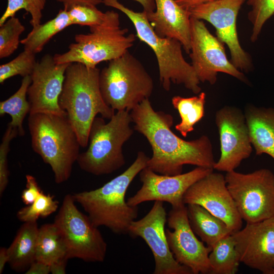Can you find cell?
Here are the masks:
<instances>
[{"instance_id": "1", "label": "cell", "mask_w": 274, "mask_h": 274, "mask_svg": "<svg viewBox=\"0 0 274 274\" xmlns=\"http://www.w3.org/2000/svg\"><path fill=\"white\" fill-rule=\"evenodd\" d=\"M130 113L134 130L146 138L152 148L148 168L168 176L182 174L186 164L214 169L213 147L208 136L203 135L191 141L180 138L171 130L173 116L156 111L149 99L139 104Z\"/></svg>"}, {"instance_id": "2", "label": "cell", "mask_w": 274, "mask_h": 274, "mask_svg": "<svg viewBox=\"0 0 274 274\" xmlns=\"http://www.w3.org/2000/svg\"><path fill=\"white\" fill-rule=\"evenodd\" d=\"M149 158L139 151L129 167L103 186L72 195L95 226H104L118 234H128L130 224L138 217V208L128 204L126 193L135 177L147 167Z\"/></svg>"}, {"instance_id": "3", "label": "cell", "mask_w": 274, "mask_h": 274, "mask_svg": "<svg viewBox=\"0 0 274 274\" xmlns=\"http://www.w3.org/2000/svg\"><path fill=\"white\" fill-rule=\"evenodd\" d=\"M100 71L96 67L70 63L59 98V106L66 112L83 148L88 145L90 129L97 115L110 120L115 113L102 96L99 85Z\"/></svg>"}, {"instance_id": "4", "label": "cell", "mask_w": 274, "mask_h": 274, "mask_svg": "<svg viewBox=\"0 0 274 274\" xmlns=\"http://www.w3.org/2000/svg\"><path fill=\"white\" fill-rule=\"evenodd\" d=\"M28 126L32 150L49 164L57 184L70 177L81 147L66 116L37 113L29 114Z\"/></svg>"}, {"instance_id": "5", "label": "cell", "mask_w": 274, "mask_h": 274, "mask_svg": "<svg viewBox=\"0 0 274 274\" xmlns=\"http://www.w3.org/2000/svg\"><path fill=\"white\" fill-rule=\"evenodd\" d=\"M102 3L124 13L133 24L136 37L152 49L157 61L160 82L165 90L169 91L173 83L183 85L195 94L201 92L200 82L191 64L185 60L179 41L158 36L144 11H134L118 0H102Z\"/></svg>"}, {"instance_id": "6", "label": "cell", "mask_w": 274, "mask_h": 274, "mask_svg": "<svg viewBox=\"0 0 274 274\" xmlns=\"http://www.w3.org/2000/svg\"><path fill=\"white\" fill-rule=\"evenodd\" d=\"M129 111H116L108 123L96 116L91 126L87 149L80 153V168L95 176L110 174L126 162L122 147L134 132Z\"/></svg>"}, {"instance_id": "7", "label": "cell", "mask_w": 274, "mask_h": 274, "mask_svg": "<svg viewBox=\"0 0 274 274\" xmlns=\"http://www.w3.org/2000/svg\"><path fill=\"white\" fill-rule=\"evenodd\" d=\"M103 21L90 27V32L77 34L75 42L68 50L53 56L54 61L59 64L80 63L87 67H95L102 61L116 59L131 48L136 36L128 35L127 28H121L119 15L114 11H108Z\"/></svg>"}, {"instance_id": "8", "label": "cell", "mask_w": 274, "mask_h": 274, "mask_svg": "<svg viewBox=\"0 0 274 274\" xmlns=\"http://www.w3.org/2000/svg\"><path fill=\"white\" fill-rule=\"evenodd\" d=\"M99 85L105 102L115 111L130 112L149 99L154 88L151 76L128 51L100 71Z\"/></svg>"}, {"instance_id": "9", "label": "cell", "mask_w": 274, "mask_h": 274, "mask_svg": "<svg viewBox=\"0 0 274 274\" xmlns=\"http://www.w3.org/2000/svg\"><path fill=\"white\" fill-rule=\"evenodd\" d=\"M54 223L64 241L68 259L77 258L93 262L105 260L107 244L88 216L78 209L72 195L64 197Z\"/></svg>"}, {"instance_id": "10", "label": "cell", "mask_w": 274, "mask_h": 274, "mask_svg": "<svg viewBox=\"0 0 274 274\" xmlns=\"http://www.w3.org/2000/svg\"><path fill=\"white\" fill-rule=\"evenodd\" d=\"M227 187L243 220L256 223L274 218V174L262 168L243 174L235 170L225 176Z\"/></svg>"}, {"instance_id": "11", "label": "cell", "mask_w": 274, "mask_h": 274, "mask_svg": "<svg viewBox=\"0 0 274 274\" xmlns=\"http://www.w3.org/2000/svg\"><path fill=\"white\" fill-rule=\"evenodd\" d=\"M190 26L191 64L200 82L215 84L218 73L248 82L244 74L227 58L224 44L210 32L203 20L191 17Z\"/></svg>"}, {"instance_id": "12", "label": "cell", "mask_w": 274, "mask_h": 274, "mask_svg": "<svg viewBox=\"0 0 274 274\" xmlns=\"http://www.w3.org/2000/svg\"><path fill=\"white\" fill-rule=\"evenodd\" d=\"M247 0H218L189 9L190 16L211 24L217 38L228 47L231 61L240 71L249 72L253 67L251 58L239 41L236 20L239 10Z\"/></svg>"}, {"instance_id": "13", "label": "cell", "mask_w": 274, "mask_h": 274, "mask_svg": "<svg viewBox=\"0 0 274 274\" xmlns=\"http://www.w3.org/2000/svg\"><path fill=\"white\" fill-rule=\"evenodd\" d=\"M163 202L155 201L144 217L131 222L128 234L141 237L150 249L155 261L153 274H193L176 260L169 249L165 230L167 214Z\"/></svg>"}, {"instance_id": "14", "label": "cell", "mask_w": 274, "mask_h": 274, "mask_svg": "<svg viewBox=\"0 0 274 274\" xmlns=\"http://www.w3.org/2000/svg\"><path fill=\"white\" fill-rule=\"evenodd\" d=\"M221 155L213 168L226 173L235 170L252 152L249 129L245 114L238 108L224 106L215 114Z\"/></svg>"}, {"instance_id": "15", "label": "cell", "mask_w": 274, "mask_h": 274, "mask_svg": "<svg viewBox=\"0 0 274 274\" xmlns=\"http://www.w3.org/2000/svg\"><path fill=\"white\" fill-rule=\"evenodd\" d=\"M213 169L197 166L184 174L168 176L156 173L146 167L139 173L141 188L127 199V202L133 207L148 201L166 202L172 208L186 205L183 197L187 190Z\"/></svg>"}, {"instance_id": "16", "label": "cell", "mask_w": 274, "mask_h": 274, "mask_svg": "<svg viewBox=\"0 0 274 274\" xmlns=\"http://www.w3.org/2000/svg\"><path fill=\"white\" fill-rule=\"evenodd\" d=\"M167 243L176 260L191 270L193 274L210 273L209 255L212 248L196 237L189 224L187 207L172 208L167 217Z\"/></svg>"}, {"instance_id": "17", "label": "cell", "mask_w": 274, "mask_h": 274, "mask_svg": "<svg viewBox=\"0 0 274 274\" xmlns=\"http://www.w3.org/2000/svg\"><path fill=\"white\" fill-rule=\"evenodd\" d=\"M185 204L201 206L223 220L234 232L242 226V218L226 184L225 176L213 172L194 183L184 195Z\"/></svg>"}, {"instance_id": "18", "label": "cell", "mask_w": 274, "mask_h": 274, "mask_svg": "<svg viewBox=\"0 0 274 274\" xmlns=\"http://www.w3.org/2000/svg\"><path fill=\"white\" fill-rule=\"evenodd\" d=\"M70 64L57 63L50 54H45L37 62L27 90L29 114L44 113L66 116L59 106V98Z\"/></svg>"}, {"instance_id": "19", "label": "cell", "mask_w": 274, "mask_h": 274, "mask_svg": "<svg viewBox=\"0 0 274 274\" xmlns=\"http://www.w3.org/2000/svg\"><path fill=\"white\" fill-rule=\"evenodd\" d=\"M232 235L241 262L269 274L274 269V218L247 223Z\"/></svg>"}, {"instance_id": "20", "label": "cell", "mask_w": 274, "mask_h": 274, "mask_svg": "<svg viewBox=\"0 0 274 274\" xmlns=\"http://www.w3.org/2000/svg\"><path fill=\"white\" fill-rule=\"evenodd\" d=\"M155 10L147 13V18L160 37L179 41L188 54L191 48V16L188 10L175 0H154Z\"/></svg>"}, {"instance_id": "21", "label": "cell", "mask_w": 274, "mask_h": 274, "mask_svg": "<svg viewBox=\"0 0 274 274\" xmlns=\"http://www.w3.org/2000/svg\"><path fill=\"white\" fill-rule=\"evenodd\" d=\"M244 114L256 154H266L274 159V109L250 105Z\"/></svg>"}, {"instance_id": "22", "label": "cell", "mask_w": 274, "mask_h": 274, "mask_svg": "<svg viewBox=\"0 0 274 274\" xmlns=\"http://www.w3.org/2000/svg\"><path fill=\"white\" fill-rule=\"evenodd\" d=\"M39 229L37 221L24 222L19 228L7 248L8 264L12 269L18 272L26 271L36 261Z\"/></svg>"}, {"instance_id": "23", "label": "cell", "mask_w": 274, "mask_h": 274, "mask_svg": "<svg viewBox=\"0 0 274 274\" xmlns=\"http://www.w3.org/2000/svg\"><path fill=\"white\" fill-rule=\"evenodd\" d=\"M189 224L195 234L212 249L224 236L233 232L221 219L196 204H187Z\"/></svg>"}, {"instance_id": "24", "label": "cell", "mask_w": 274, "mask_h": 274, "mask_svg": "<svg viewBox=\"0 0 274 274\" xmlns=\"http://www.w3.org/2000/svg\"><path fill=\"white\" fill-rule=\"evenodd\" d=\"M70 25L72 23L68 11L64 8L60 9L53 19L32 27L20 43L24 45V49L35 54L39 53L53 36Z\"/></svg>"}, {"instance_id": "25", "label": "cell", "mask_w": 274, "mask_h": 274, "mask_svg": "<svg viewBox=\"0 0 274 274\" xmlns=\"http://www.w3.org/2000/svg\"><path fill=\"white\" fill-rule=\"evenodd\" d=\"M66 255L65 244L55 224L47 223L39 227L36 260L50 265Z\"/></svg>"}, {"instance_id": "26", "label": "cell", "mask_w": 274, "mask_h": 274, "mask_svg": "<svg viewBox=\"0 0 274 274\" xmlns=\"http://www.w3.org/2000/svg\"><path fill=\"white\" fill-rule=\"evenodd\" d=\"M211 274H235L241 263L232 234L218 241L209 255Z\"/></svg>"}, {"instance_id": "27", "label": "cell", "mask_w": 274, "mask_h": 274, "mask_svg": "<svg viewBox=\"0 0 274 274\" xmlns=\"http://www.w3.org/2000/svg\"><path fill=\"white\" fill-rule=\"evenodd\" d=\"M206 94L200 92L196 96L184 97L179 95L172 98L174 108L177 110L181 121L175 129L184 137L194 130V126L203 117Z\"/></svg>"}, {"instance_id": "28", "label": "cell", "mask_w": 274, "mask_h": 274, "mask_svg": "<svg viewBox=\"0 0 274 274\" xmlns=\"http://www.w3.org/2000/svg\"><path fill=\"white\" fill-rule=\"evenodd\" d=\"M31 83V76L23 77L17 91L8 99L0 102L1 116L9 115L11 117V121L9 124L17 129L18 135L21 136L25 134L23 126L24 119L30 110L26 95Z\"/></svg>"}, {"instance_id": "29", "label": "cell", "mask_w": 274, "mask_h": 274, "mask_svg": "<svg viewBox=\"0 0 274 274\" xmlns=\"http://www.w3.org/2000/svg\"><path fill=\"white\" fill-rule=\"evenodd\" d=\"M24 30V26L15 16L0 25L1 59L10 56L17 49L21 41L20 36Z\"/></svg>"}, {"instance_id": "30", "label": "cell", "mask_w": 274, "mask_h": 274, "mask_svg": "<svg viewBox=\"0 0 274 274\" xmlns=\"http://www.w3.org/2000/svg\"><path fill=\"white\" fill-rule=\"evenodd\" d=\"M58 208V202L54 196L42 191L33 203L17 212V217L23 222L37 221L40 217H46L54 213Z\"/></svg>"}, {"instance_id": "31", "label": "cell", "mask_w": 274, "mask_h": 274, "mask_svg": "<svg viewBox=\"0 0 274 274\" xmlns=\"http://www.w3.org/2000/svg\"><path fill=\"white\" fill-rule=\"evenodd\" d=\"M37 61L36 54L24 49L11 61L0 66V83L3 84L7 79L20 75L23 78L30 76L35 67Z\"/></svg>"}, {"instance_id": "32", "label": "cell", "mask_w": 274, "mask_h": 274, "mask_svg": "<svg viewBox=\"0 0 274 274\" xmlns=\"http://www.w3.org/2000/svg\"><path fill=\"white\" fill-rule=\"evenodd\" d=\"M250 9L248 18L252 25L251 41L258 39L265 22L274 16V0H247Z\"/></svg>"}, {"instance_id": "33", "label": "cell", "mask_w": 274, "mask_h": 274, "mask_svg": "<svg viewBox=\"0 0 274 274\" xmlns=\"http://www.w3.org/2000/svg\"><path fill=\"white\" fill-rule=\"evenodd\" d=\"M7 2L6 9L0 18V25L9 18L15 16L21 10H24L30 14V23L32 27L41 23L46 0H7Z\"/></svg>"}, {"instance_id": "34", "label": "cell", "mask_w": 274, "mask_h": 274, "mask_svg": "<svg viewBox=\"0 0 274 274\" xmlns=\"http://www.w3.org/2000/svg\"><path fill=\"white\" fill-rule=\"evenodd\" d=\"M72 25L78 24L89 27L101 23L106 13L98 10L96 6L77 4L67 10Z\"/></svg>"}, {"instance_id": "35", "label": "cell", "mask_w": 274, "mask_h": 274, "mask_svg": "<svg viewBox=\"0 0 274 274\" xmlns=\"http://www.w3.org/2000/svg\"><path fill=\"white\" fill-rule=\"evenodd\" d=\"M18 135L16 128L8 124L0 145V195L2 196L8 182L9 172L8 167V155L12 140Z\"/></svg>"}, {"instance_id": "36", "label": "cell", "mask_w": 274, "mask_h": 274, "mask_svg": "<svg viewBox=\"0 0 274 274\" xmlns=\"http://www.w3.org/2000/svg\"><path fill=\"white\" fill-rule=\"evenodd\" d=\"M26 188L21 194L22 201L26 206L33 203L39 196L41 190L36 178L31 175H26Z\"/></svg>"}, {"instance_id": "37", "label": "cell", "mask_w": 274, "mask_h": 274, "mask_svg": "<svg viewBox=\"0 0 274 274\" xmlns=\"http://www.w3.org/2000/svg\"><path fill=\"white\" fill-rule=\"evenodd\" d=\"M50 272V265L35 261L26 271V274H48Z\"/></svg>"}, {"instance_id": "38", "label": "cell", "mask_w": 274, "mask_h": 274, "mask_svg": "<svg viewBox=\"0 0 274 274\" xmlns=\"http://www.w3.org/2000/svg\"><path fill=\"white\" fill-rule=\"evenodd\" d=\"M68 259L66 257L62 258L50 265V272L52 274H64Z\"/></svg>"}, {"instance_id": "39", "label": "cell", "mask_w": 274, "mask_h": 274, "mask_svg": "<svg viewBox=\"0 0 274 274\" xmlns=\"http://www.w3.org/2000/svg\"><path fill=\"white\" fill-rule=\"evenodd\" d=\"M63 5L64 9L68 10L73 6L77 4H86L96 6L101 3L100 0H56Z\"/></svg>"}, {"instance_id": "40", "label": "cell", "mask_w": 274, "mask_h": 274, "mask_svg": "<svg viewBox=\"0 0 274 274\" xmlns=\"http://www.w3.org/2000/svg\"><path fill=\"white\" fill-rule=\"evenodd\" d=\"M180 6L189 10L194 7L218 0H175Z\"/></svg>"}, {"instance_id": "41", "label": "cell", "mask_w": 274, "mask_h": 274, "mask_svg": "<svg viewBox=\"0 0 274 274\" xmlns=\"http://www.w3.org/2000/svg\"><path fill=\"white\" fill-rule=\"evenodd\" d=\"M102 3L101 1L100 0ZM139 3L143 8V11L147 13H150L155 10V4L154 0H133Z\"/></svg>"}, {"instance_id": "42", "label": "cell", "mask_w": 274, "mask_h": 274, "mask_svg": "<svg viewBox=\"0 0 274 274\" xmlns=\"http://www.w3.org/2000/svg\"><path fill=\"white\" fill-rule=\"evenodd\" d=\"M9 256L7 248L2 247L0 249V273H2L7 263H8Z\"/></svg>"}, {"instance_id": "43", "label": "cell", "mask_w": 274, "mask_h": 274, "mask_svg": "<svg viewBox=\"0 0 274 274\" xmlns=\"http://www.w3.org/2000/svg\"><path fill=\"white\" fill-rule=\"evenodd\" d=\"M269 274H274V269L270 272Z\"/></svg>"}]
</instances>
